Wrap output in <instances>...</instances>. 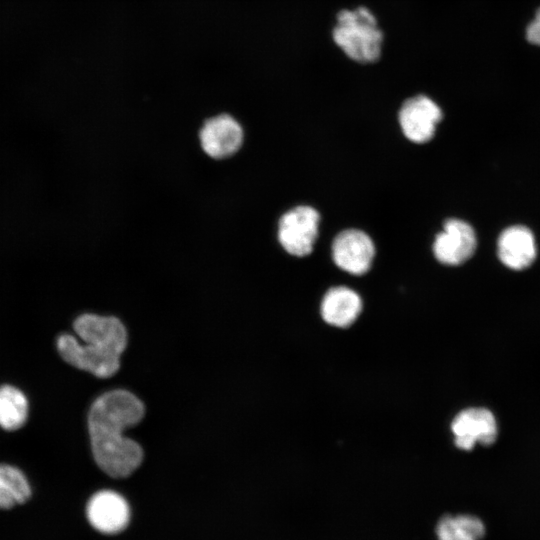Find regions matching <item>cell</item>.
<instances>
[{"instance_id":"obj_3","label":"cell","mask_w":540,"mask_h":540,"mask_svg":"<svg viewBox=\"0 0 540 540\" xmlns=\"http://www.w3.org/2000/svg\"><path fill=\"white\" fill-rule=\"evenodd\" d=\"M332 37L345 55L355 62L373 63L381 55L383 33L376 17L366 7L341 10Z\"/></svg>"},{"instance_id":"obj_13","label":"cell","mask_w":540,"mask_h":540,"mask_svg":"<svg viewBox=\"0 0 540 540\" xmlns=\"http://www.w3.org/2000/svg\"><path fill=\"white\" fill-rule=\"evenodd\" d=\"M32 497V487L19 468L0 464V510H10L27 503Z\"/></svg>"},{"instance_id":"obj_14","label":"cell","mask_w":540,"mask_h":540,"mask_svg":"<svg viewBox=\"0 0 540 540\" xmlns=\"http://www.w3.org/2000/svg\"><path fill=\"white\" fill-rule=\"evenodd\" d=\"M484 533L483 522L468 514L446 516L436 526L437 540H481Z\"/></svg>"},{"instance_id":"obj_2","label":"cell","mask_w":540,"mask_h":540,"mask_svg":"<svg viewBox=\"0 0 540 540\" xmlns=\"http://www.w3.org/2000/svg\"><path fill=\"white\" fill-rule=\"evenodd\" d=\"M79 343L68 334L57 339L60 356L70 365L100 377L113 376L120 367V356L127 344V333L119 319L83 314L74 321Z\"/></svg>"},{"instance_id":"obj_11","label":"cell","mask_w":540,"mask_h":540,"mask_svg":"<svg viewBox=\"0 0 540 540\" xmlns=\"http://www.w3.org/2000/svg\"><path fill=\"white\" fill-rule=\"evenodd\" d=\"M497 255L501 263L511 270L528 268L537 255L533 233L522 225L506 228L498 238Z\"/></svg>"},{"instance_id":"obj_7","label":"cell","mask_w":540,"mask_h":540,"mask_svg":"<svg viewBox=\"0 0 540 540\" xmlns=\"http://www.w3.org/2000/svg\"><path fill=\"white\" fill-rule=\"evenodd\" d=\"M477 247L474 229L460 219H448L433 243L435 258L442 264L455 266L472 257Z\"/></svg>"},{"instance_id":"obj_10","label":"cell","mask_w":540,"mask_h":540,"mask_svg":"<svg viewBox=\"0 0 540 540\" xmlns=\"http://www.w3.org/2000/svg\"><path fill=\"white\" fill-rule=\"evenodd\" d=\"M86 516L91 526L99 532L116 534L127 527L130 521V508L119 493L102 490L89 499Z\"/></svg>"},{"instance_id":"obj_9","label":"cell","mask_w":540,"mask_h":540,"mask_svg":"<svg viewBox=\"0 0 540 540\" xmlns=\"http://www.w3.org/2000/svg\"><path fill=\"white\" fill-rule=\"evenodd\" d=\"M374 255L372 239L361 230H344L335 237L332 244L335 264L354 275L366 273L371 268Z\"/></svg>"},{"instance_id":"obj_6","label":"cell","mask_w":540,"mask_h":540,"mask_svg":"<svg viewBox=\"0 0 540 540\" xmlns=\"http://www.w3.org/2000/svg\"><path fill=\"white\" fill-rule=\"evenodd\" d=\"M199 143L204 153L213 159H225L234 155L244 139L240 123L228 114L207 119L199 130Z\"/></svg>"},{"instance_id":"obj_8","label":"cell","mask_w":540,"mask_h":540,"mask_svg":"<svg viewBox=\"0 0 540 540\" xmlns=\"http://www.w3.org/2000/svg\"><path fill=\"white\" fill-rule=\"evenodd\" d=\"M442 116L436 102L426 95H416L402 104L398 119L404 135L410 141L421 144L434 136Z\"/></svg>"},{"instance_id":"obj_16","label":"cell","mask_w":540,"mask_h":540,"mask_svg":"<svg viewBox=\"0 0 540 540\" xmlns=\"http://www.w3.org/2000/svg\"><path fill=\"white\" fill-rule=\"evenodd\" d=\"M526 39L530 44L540 46V8L526 28Z\"/></svg>"},{"instance_id":"obj_12","label":"cell","mask_w":540,"mask_h":540,"mask_svg":"<svg viewBox=\"0 0 540 540\" xmlns=\"http://www.w3.org/2000/svg\"><path fill=\"white\" fill-rule=\"evenodd\" d=\"M362 309L360 296L348 287L331 288L321 303V315L330 325L336 327L350 326Z\"/></svg>"},{"instance_id":"obj_5","label":"cell","mask_w":540,"mask_h":540,"mask_svg":"<svg viewBox=\"0 0 540 540\" xmlns=\"http://www.w3.org/2000/svg\"><path fill=\"white\" fill-rule=\"evenodd\" d=\"M455 445L470 451L476 444L492 445L498 436L494 414L486 408H467L459 412L451 423Z\"/></svg>"},{"instance_id":"obj_4","label":"cell","mask_w":540,"mask_h":540,"mask_svg":"<svg viewBox=\"0 0 540 540\" xmlns=\"http://www.w3.org/2000/svg\"><path fill=\"white\" fill-rule=\"evenodd\" d=\"M319 213L310 206L287 211L278 223V240L291 255L303 257L313 250L319 226Z\"/></svg>"},{"instance_id":"obj_1","label":"cell","mask_w":540,"mask_h":540,"mask_svg":"<svg viewBox=\"0 0 540 540\" xmlns=\"http://www.w3.org/2000/svg\"><path fill=\"white\" fill-rule=\"evenodd\" d=\"M143 403L126 390H113L98 397L88 414L92 452L97 465L109 476L124 478L142 462L141 446L122 436L125 428L144 416Z\"/></svg>"},{"instance_id":"obj_15","label":"cell","mask_w":540,"mask_h":540,"mask_svg":"<svg viewBox=\"0 0 540 540\" xmlns=\"http://www.w3.org/2000/svg\"><path fill=\"white\" fill-rule=\"evenodd\" d=\"M28 416V400L11 385L0 386V427L12 431L24 425Z\"/></svg>"}]
</instances>
